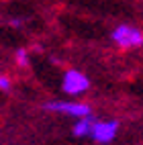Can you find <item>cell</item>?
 Listing matches in <instances>:
<instances>
[{"label":"cell","mask_w":143,"mask_h":145,"mask_svg":"<svg viewBox=\"0 0 143 145\" xmlns=\"http://www.w3.org/2000/svg\"><path fill=\"white\" fill-rule=\"evenodd\" d=\"M10 88H12L10 78L4 76V74H0V92H10Z\"/></svg>","instance_id":"7"},{"label":"cell","mask_w":143,"mask_h":145,"mask_svg":"<svg viewBox=\"0 0 143 145\" xmlns=\"http://www.w3.org/2000/svg\"><path fill=\"white\" fill-rule=\"evenodd\" d=\"M110 39L121 49H135L143 45V31L131 25H119L110 33Z\"/></svg>","instance_id":"2"},{"label":"cell","mask_w":143,"mask_h":145,"mask_svg":"<svg viewBox=\"0 0 143 145\" xmlns=\"http://www.w3.org/2000/svg\"><path fill=\"white\" fill-rule=\"evenodd\" d=\"M61 90L68 96H82L90 90V80L80 70H68L61 78Z\"/></svg>","instance_id":"3"},{"label":"cell","mask_w":143,"mask_h":145,"mask_svg":"<svg viewBox=\"0 0 143 145\" xmlns=\"http://www.w3.org/2000/svg\"><path fill=\"white\" fill-rule=\"evenodd\" d=\"M117 133H119V121H96L90 137H92V141L106 145V143L114 141Z\"/></svg>","instance_id":"4"},{"label":"cell","mask_w":143,"mask_h":145,"mask_svg":"<svg viewBox=\"0 0 143 145\" xmlns=\"http://www.w3.org/2000/svg\"><path fill=\"white\" fill-rule=\"evenodd\" d=\"M8 25H10L12 29H21V27L25 25V18H18V16H16V18H10V21H8Z\"/></svg>","instance_id":"8"},{"label":"cell","mask_w":143,"mask_h":145,"mask_svg":"<svg viewBox=\"0 0 143 145\" xmlns=\"http://www.w3.org/2000/svg\"><path fill=\"white\" fill-rule=\"evenodd\" d=\"M14 61H16V65L18 67H29V51L25 49V47H18V49L14 51Z\"/></svg>","instance_id":"6"},{"label":"cell","mask_w":143,"mask_h":145,"mask_svg":"<svg viewBox=\"0 0 143 145\" xmlns=\"http://www.w3.org/2000/svg\"><path fill=\"white\" fill-rule=\"evenodd\" d=\"M94 123H96V117L94 114H88V117H82V119H76L74 127H72V135L74 137H90L92 129H94Z\"/></svg>","instance_id":"5"},{"label":"cell","mask_w":143,"mask_h":145,"mask_svg":"<svg viewBox=\"0 0 143 145\" xmlns=\"http://www.w3.org/2000/svg\"><path fill=\"white\" fill-rule=\"evenodd\" d=\"M43 110L68 114V117H74V119H82V117L92 114V106L86 102H78V100H49L43 104Z\"/></svg>","instance_id":"1"}]
</instances>
